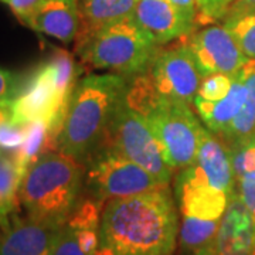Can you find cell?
<instances>
[{
	"mask_svg": "<svg viewBox=\"0 0 255 255\" xmlns=\"http://www.w3.org/2000/svg\"><path fill=\"white\" fill-rule=\"evenodd\" d=\"M247 58L255 60V11L233 13L223 20Z\"/></svg>",
	"mask_w": 255,
	"mask_h": 255,
	"instance_id": "603a6c76",
	"label": "cell"
},
{
	"mask_svg": "<svg viewBox=\"0 0 255 255\" xmlns=\"http://www.w3.org/2000/svg\"><path fill=\"white\" fill-rule=\"evenodd\" d=\"M9 6L14 16L23 23L43 0H0Z\"/></svg>",
	"mask_w": 255,
	"mask_h": 255,
	"instance_id": "f1b7e54d",
	"label": "cell"
},
{
	"mask_svg": "<svg viewBox=\"0 0 255 255\" xmlns=\"http://www.w3.org/2000/svg\"><path fill=\"white\" fill-rule=\"evenodd\" d=\"M174 200L182 217L221 220L230 194L213 187L193 166L180 169L174 182Z\"/></svg>",
	"mask_w": 255,
	"mask_h": 255,
	"instance_id": "8fae6325",
	"label": "cell"
},
{
	"mask_svg": "<svg viewBox=\"0 0 255 255\" xmlns=\"http://www.w3.org/2000/svg\"><path fill=\"white\" fill-rule=\"evenodd\" d=\"M84 173V163L61 150L37 159L20 186V203L27 219L51 231L63 227L80 201Z\"/></svg>",
	"mask_w": 255,
	"mask_h": 255,
	"instance_id": "7a4b0ae2",
	"label": "cell"
},
{
	"mask_svg": "<svg viewBox=\"0 0 255 255\" xmlns=\"http://www.w3.org/2000/svg\"><path fill=\"white\" fill-rule=\"evenodd\" d=\"M246 100L247 85L241 73H238L226 98L210 102L196 95L193 105L206 128L214 135L220 136L224 132V129L233 122V119L240 114V111L246 104Z\"/></svg>",
	"mask_w": 255,
	"mask_h": 255,
	"instance_id": "e0dca14e",
	"label": "cell"
},
{
	"mask_svg": "<svg viewBox=\"0 0 255 255\" xmlns=\"http://www.w3.org/2000/svg\"><path fill=\"white\" fill-rule=\"evenodd\" d=\"M23 84L24 80H21L17 74L0 68V107H4L16 97Z\"/></svg>",
	"mask_w": 255,
	"mask_h": 255,
	"instance_id": "83f0119b",
	"label": "cell"
},
{
	"mask_svg": "<svg viewBox=\"0 0 255 255\" xmlns=\"http://www.w3.org/2000/svg\"><path fill=\"white\" fill-rule=\"evenodd\" d=\"M28 125L18 124L7 108L0 107V150L13 153L23 145Z\"/></svg>",
	"mask_w": 255,
	"mask_h": 255,
	"instance_id": "cb8c5ba5",
	"label": "cell"
},
{
	"mask_svg": "<svg viewBox=\"0 0 255 255\" xmlns=\"http://www.w3.org/2000/svg\"><path fill=\"white\" fill-rule=\"evenodd\" d=\"M124 97L128 105L150 124L173 170H180L194 162L203 125L191 105L162 95L147 73L130 77Z\"/></svg>",
	"mask_w": 255,
	"mask_h": 255,
	"instance_id": "277c9868",
	"label": "cell"
},
{
	"mask_svg": "<svg viewBox=\"0 0 255 255\" xmlns=\"http://www.w3.org/2000/svg\"><path fill=\"white\" fill-rule=\"evenodd\" d=\"M130 77L88 74L77 82L58 135V150L81 163L100 145Z\"/></svg>",
	"mask_w": 255,
	"mask_h": 255,
	"instance_id": "3957f363",
	"label": "cell"
},
{
	"mask_svg": "<svg viewBox=\"0 0 255 255\" xmlns=\"http://www.w3.org/2000/svg\"><path fill=\"white\" fill-rule=\"evenodd\" d=\"M199 71L204 77L211 74L236 75L248 61L237 41L224 24H209L183 37Z\"/></svg>",
	"mask_w": 255,
	"mask_h": 255,
	"instance_id": "30bf717a",
	"label": "cell"
},
{
	"mask_svg": "<svg viewBox=\"0 0 255 255\" xmlns=\"http://www.w3.org/2000/svg\"><path fill=\"white\" fill-rule=\"evenodd\" d=\"M247 11H255V0H236L228 16L233 13H247Z\"/></svg>",
	"mask_w": 255,
	"mask_h": 255,
	"instance_id": "4dcf8cb0",
	"label": "cell"
},
{
	"mask_svg": "<svg viewBox=\"0 0 255 255\" xmlns=\"http://www.w3.org/2000/svg\"><path fill=\"white\" fill-rule=\"evenodd\" d=\"M193 164L213 187L230 196L236 190V176L231 164L230 149L207 128L203 127L201 129L200 145Z\"/></svg>",
	"mask_w": 255,
	"mask_h": 255,
	"instance_id": "9a60e30c",
	"label": "cell"
},
{
	"mask_svg": "<svg viewBox=\"0 0 255 255\" xmlns=\"http://www.w3.org/2000/svg\"><path fill=\"white\" fill-rule=\"evenodd\" d=\"M221 220H201L182 217L179 230V243L183 250L196 253L204 246L214 241Z\"/></svg>",
	"mask_w": 255,
	"mask_h": 255,
	"instance_id": "7402d4cb",
	"label": "cell"
},
{
	"mask_svg": "<svg viewBox=\"0 0 255 255\" xmlns=\"http://www.w3.org/2000/svg\"><path fill=\"white\" fill-rule=\"evenodd\" d=\"M240 73L247 85V100L240 114L219 136L227 146L255 132V60L248 58Z\"/></svg>",
	"mask_w": 255,
	"mask_h": 255,
	"instance_id": "ffe728a7",
	"label": "cell"
},
{
	"mask_svg": "<svg viewBox=\"0 0 255 255\" xmlns=\"http://www.w3.org/2000/svg\"><path fill=\"white\" fill-rule=\"evenodd\" d=\"M132 17L159 46L170 44L197 30L196 23L169 0H139Z\"/></svg>",
	"mask_w": 255,
	"mask_h": 255,
	"instance_id": "7c38bea8",
	"label": "cell"
},
{
	"mask_svg": "<svg viewBox=\"0 0 255 255\" xmlns=\"http://www.w3.org/2000/svg\"><path fill=\"white\" fill-rule=\"evenodd\" d=\"M194 255H219L217 251H216V247H214V241L210 243L207 246H204L203 248H200L199 251H196Z\"/></svg>",
	"mask_w": 255,
	"mask_h": 255,
	"instance_id": "1f68e13d",
	"label": "cell"
},
{
	"mask_svg": "<svg viewBox=\"0 0 255 255\" xmlns=\"http://www.w3.org/2000/svg\"><path fill=\"white\" fill-rule=\"evenodd\" d=\"M169 1L197 26V16H199V1L197 0H169Z\"/></svg>",
	"mask_w": 255,
	"mask_h": 255,
	"instance_id": "f546056e",
	"label": "cell"
},
{
	"mask_svg": "<svg viewBox=\"0 0 255 255\" xmlns=\"http://www.w3.org/2000/svg\"><path fill=\"white\" fill-rule=\"evenodd\" d=\"M147 74L162 95L189 105H193L203 80L183 38L173 41L172 46L159 47Z\"/></svg>",
	"mask_w": 255,
	"mask_h": 255,
	"instance_id": "9c48e42d",
	"label": "cell"
},
{
	"mask_svg": "<svg viewBox=\"0 0 255 255\" xmlns=\"http://www.w3.org/2000/svg\"><path fill=\"white\" fill-rule=\"evenodd\" d=\"M53 233L30 219H16L0 234V255H51Z\"/></svg>",
	"mask_w": 255,
	"mask_h": 255,
	"instance_id": "2e32d148",
	"label": "cell"
},
{
	"mask_svg": "<svg viewBox=\"0 0 255 255\" xmlns=\"http://www.w3.org/2000/svg\"><path fill=\"white\" fill-rule=\"evenodd\" d=\"M214 247L219 255H255V219L237 190L230 196Z\"/></svg>",
	"mask_w": 255,
	"mask_h": 255,
	"instance_id": "4fadbf2b",
	"label": "cell"
},
{
	"mask_svg": "<svg viewBox=\"0 0 255 255\" xmlns=\"http://www.w3.org/2000/svg\"><path fill=\"white\" fill-rule=\"evenodd\" d=\"M169 186L114 199L102 207V255H173L180 221Z\"/></svg>",
	"mask_w": 255,
	"mask_h": 255,
	"instance_id": "6da1fadb",
	"label": "cell"
},
{
	"mask_svg": "<svg viewBox=\"0 0 255 255\" xmlns=\"http://www.w3.org/2000/svg\"><path fill=\"white\" fill-rule=\"evenodd\" d=\"M53 150H58V136L46 122H33L28 125L27 136L23 145L11 155L20 169L26 173L37 159Z\"/></svg>",
	"mask_w": 255,
	"mask_h": 255,
	"instance_id": "44dd1931",
	"label": "cell"
},
{
	"mask_svg": "<svg viewBox=\"0 0 255 255\" xmlns=\"http://www.w3.org/2000/svg\"><path fill=\"white\" fill-rule=\"evenodd\" d=\"M199 1V28L223 21L227 17L236 0H197Z\"/></svg>",
	"mask_w": 255,
	"mask_h": 255,
	"instance_id": "4316f807",
	"label": "cell"
},
{
	"mask_svg": "<svg viewBox=\"0 0 255 255\" xmlns=\"http://www.w3.org/2000/svg\"><path fill=\"white\" fill-rule=\"evenodd\" d=\"M78 74L80 67L73 55L65 50H55L24 80L20 92L4 108L18 124L46 122L58 136L74 88L80 81Z\"/></svg>",
	"mask_w": 255,
	"mask_h": 255,
	"instance_id": "5b68a950",
	"label": "cell"
},
{
	"mask_svg": "<svg viewBox=\"0 0 255 255\" xmlns=\"http://www.w3.org/2000/svg\"><path fill=\"white\" fill-rule=\"evenodd\" d=\"M237 75V74H236ZM236 75L230 74H211L201 80L197 97L203 100L216 102V101L223 100L227 97V94L231 90Z\"/></svg>",
	"mask_w": 255,
	"mask_h": 255,
	"instance_id": "484cf974",
	"label": "cell"
},
{
	"mask_svg": "<svg viewBox=\"0 0 255 255\" xmlns=\"http://www.w3.org/2000/svg\"><path fill=\"white\" fill-rule=\"evenodd\" d=\"M24 172L9 152L0 150V230L7 231L17 219L20 186Z\"/></svg>",
	"mask_w": 255,
	"mask_h": 255,
	"instance_id": "d6986e66",
	"label": "cell"
},
{
	"mask_svg": "<svg viewBox=\"0 0 255 255\" xmlns=\"http://www.w3.org/2000/svg\"><path fill=\"white\" fill-rule=\"evenodd\" d=\"M101 142L112 146L164 184L172 182L174 170L162 142L145 117L128 105L125 97L118 102Z\"/></svg>",
	"mask_w": 255,
	"mask_h": 255,
	"instance_id": "52a82bcc",
	"label": "cell"
},
{
	"mask_svg": "<svg viewBox=\"0 0 255 255\" xmlns=\"http://www.w3.org/2000/svg\"><path fill=\"white\" fill-rule=\"evenodd\" d=\"M74 43L75 54L88 68L125 77L147 73L160 47L132 16Z\"/></svg>",
	"mask_w": 255,
	"mask_h": 255,
	"instance_id": "8992f818",
	"label": "cell"
},
{
	"mask_svg": "<svg viewBox=\"0 0 255 255\" xmlns=\"http://www.w3.org/2000/svg\"><path fill=\"white\" fill-rule=\"evenodd\" d=\"M84 167V184L101 204L169 186L104 142L88 155Z\"/></svg>",
	"mask_w": 255,
	"mask_h": 255,
	"instance_id": "ba28073f",
	"label": "cell"
},
{
	"mask_svg": "<svg viewBox=\"0 0 255 255\" xmlns=\"http://www.w3.org/2000/svg\"><path fill=\"white\" fill-rule=\"evenodd\" d=\"M80 0H43L23 24L64 44L75 41L80 30Z\"/></svg>",
	"mask_w": 255,
	"mask_h": 255,
	"instance_id": "5bb4252c",
	"label": "cell"
},
{
	"mask_svg": "<svg viewBox=\"0 0 255 255\" xmlns=\"http://www.w3.org/2000/svg\"><path fill=\"white\" fill-rule=\"evenodd\" d=\"M51 255H91L85 247L82 246L81 240L77 231L68 223L53 233L51 243Z\"/></svg>",
	"mask_w": 255,
	"mask_h": 255,
	"instance_id": "d4e9b609",
	"label": "cell"
},
{
	"mask_svg": "<svg viewBox=\"0 0 255 255\" xmlns=\"http://www.w3.org/2000/svg\"><path fill=\"white\" fill-rule=\"evenodd\" d=\"M139 0H80V30L75 40L130 17Z\"/></svg>",
	"mask_w": 255,
	"mask_h": 255,
	"instance_id": "ac0fdd59",
	"label": "cell"
}]
</instances>
